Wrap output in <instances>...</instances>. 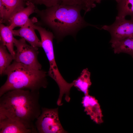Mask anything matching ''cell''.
Here are the masks:
<instances>
[{"mask_svg":"<svg viewBox=\"0 0 133 133\" xmlns=\"http://www.w3.org/2000/svg\"><path fill=\"white\" fill-rule=\"evenodd\" d=\"M35 29L38 32L40 35L43 48L47 57L50 64L48 75L56 83L59 89V95L58 100L62 101L63 96L65 95V99L69 100L70 91L74 86L73 81L71 83L67 82L60 74L55 61L54 54L53 40L55 38L53 33L47 30L43 27L34 24Z\"/></svg>","mask_w":133,"mask_h":133,"instance_id":"obj_4","label":"cell"},{"mask_svg":"<svg viewBox=\"0 0 133 133\" xmlns=\"http://www.w3.org/2000/svg\"><path fill=\"white\" fill-rule=\"evenodd\" d=\"M82 10V6L78 5L60 4L42 10L36 7L35 13L39 20L35 24L49 29L58 42L68 35L75 37L79 31L88 26L101 30L98 25L85 20L81 14Z\"/></svg>","mask_w":133,"mask_h":133,"instance_id":"obj_1","label":"cell"},{"mask_svg":"<svg viewBox=\"0 0 133 133\" xmlns=\"http://www.w3.org/2000/svg\"><path fill=\"white\" fill-rule=\"evenodd\" d=\"M47 74L43 70L33 69L14 60L3 74L7 75V78L0 87V97L14 90L39 91L41 88H46L48 84Z\"/></svg>","mask_w":133,"mask_h":133,"instance_id":"obj_3","label":"cell"},{"mask_svg":"<svg viewBox=\"0 0 133 133\" xmlns=\"http://www.w3.org/2000/svg\"><path fill=\"white\" fill-rule=\"evenodd\" d=\"M96 0V3H100L101 0ZM117 3H119L120 1V0H115Z\"/></svg>","mask_w":133,"mask_h":133,"instance_id":"obj_21","label":"cell"},{"mask_svg":"<svg viewBox=\"0 0 133 133\" xmlns=\"http://www.w3.org/2000/svg\"><path fill=\"white\" fill-rule=\"evenodd\" d=\"M111 44L115 53H127L131 55L133 59V34L124 39Z\"/></svg>","mask_w":133,"mask_h":133,"instance_id":"obj_14","label":"cell"},{"mask_svg":"<svg viewBox=\"0 0 133 133\" xmlns=\"http://www.w3.org/2000/svg\"><path fill=\"white\" fill-rule=\"evenodd\" d=\"M26 7H24L14 14L9 19L8 22L9 28L13 30L15 27H21L29 20L30 16L35 13L36 7L33 3L27 1Z\"/></svg>","mask_w":133,"mask_h":133,"instance_id":"obj_9","label":"cell"},{"mask_svg":"<svg viewBox=\"0 0 133 133\" xmlns=\"http://www.w3.org/2000/svg\"><path fill=\"white\" fill-rule=\"evenodd\" d=\"M116 7L117 14L116 17L125 18L130 16L133 18V0H120Z\"/></svg>","mask_w":133,"mask_h":133,"instance_id":"obj_15","label":"cell"},{"mask_svg":"<svg viewBox=\"0 0 133 133\" xmlns=\"http://www.w3.org/2000/svg\"><path fill=\"white\" fill-rule=\"evenodd\" d=\"M96 0H84V15L87 12L90 11L92 8L95 7V3Z\"/></svg>","mask_w":133,"mask_h":133,"instance_id":"obj_19","label":"cell"},{"mask_svg":"<svg viewBox=\"0 0 133 133\" xmlns=\"http://www.w3.org/2000/svg\"><path fill=\"white\" fill-rule=\"evenodd\" d=\"M6 47L2 44H0V74L1 76L6 69L11 65L14 58L10 52Z\"/></svg>","mask_w":133,"mask_h":133,"instance_id":"obj_17","label":"cell"},{"mask_svg":"<svg viewBox=\"0 0 133 133\" xmlns=\"http://www.w3.org/2000/svg\"><path fill=\"white\" fill-rule=\"evenodd\" d=\"M39 91L17 89L8 91L0 98V117L20 122L37 133L34 122L41 114Z\"/></svg>","mask_w":133,"mask_h":133,"instance_id":"obj_2","label":"cell"},{"mask_svg":"<svg viewBox=\"0 0 133 133\" xmlns=\"http://www.w3.org/2000/svg\"><path fill=\"white\" fill-rule=\"evenodd\" d=\"M82 103L84 111L91 119L97 124L103 122L102 115L98 101L94 97L89 94L82 98Z\"/></svg>","mask_w":133,"mask_h":133,"instance_id":"obj_10","label":"cell"},{"mask_svg":"<svg viewBox=\"0 0 133 133\" xmlns=\"http://www.w3.org/2000/svg\"><path fill=\"white\" fill-rule=\"evenodd\" d=\"M7 11L6 22L15 13L25 7L26 2L23 0H1Z\"/></svg>","mask_w":133,"mask_h":133,"instance_id":"obj_16","label":"cell"},{"mask_svg":"<svg viewBox=\"0 0 133 133\" xmlns=\"http://www.w3.org/2000/svg\"><path fill=\"white\" fill-rule=\"evenodd\" d=\"M63 5H78L81 6L84 8V0H62L61 4Z\"/></svg>","mask_w":133,"mask_h":133,"instance_id":"obj_20","label":"cell"},{"mask_svg":"<svg viewBox=\"0 0 133 133\" xmlns=\"http://www.w3.org/2000/svg\"><path fill=\"white\" fill-rule=\"evenodd\" d=\"M36 17L30 19L28 22L24 26L17 30H12L14 36L20 37L24 38L32 46L36 48L42 47L41 40L38 38L35 31L34 24L38 21Z\"/></svg>","mask_w":133,"mask_h":133,"instance_id":"obj_8","label":"cell"},{"mask_svg":"<svg viewBox=\"0 0 133 133\" xmlns=\"http://www.w3.org/2000/svg\"><path fill=\"white\" fill-rule=\"evenodd\" d=\"M58 108H42L41 114L34 123L39 133H65L60 121Z\"/></svg>","mask_w":133,"mask_h":133,"instance_id":"obj_5","label":"cell"},{"mask_svg":"<svg viewBox=\"0 0 133 133\" xmlns=\"http://www.w3.org/2000/svg\"><path fill=\"white\" fill-rule=\"evenodd\" d=\"M101 28L110 33L111 38L110 43L120 41L133 34V18L127 20L125 18L116 17L112 24L104 25Z\"/></svg>","mask_w":133,"mask_h":133,"instance_id":"obj_7","label":"cell"},{"mask_svg":"<svg viewBox=\"0 0 133 133\" xmlns=\"http://www.w3.org/2000/svg\"><path fill=\"white\" fill-rule=\"evenodd\" d=\"M91 73L87 68L83 69L80 76L73 81L74 86L78 90L83 92L84 95L88 94L89 89L92 84Z\"/></svg>","mask_w":133,"mask_h":133,"instance_id":"obj_13","label":"cell"},{"mask_svg":"<svg viewBox=\"0 0 133 133\" xmlns=\"http://www.w3.org/2000/svg\"><path fill=\"white\" fill-rule=\"evenodd\" d=\"M13 30L9 28V26H6L2 23H0V43L6 47L9 52L13 56L15 59V51L14 49V37Z\"/></svg>","mask_w":133,"mask_h":133,"instance_id":"obj_12","label":"cell"},{"mask_svg":"<svg viewBox=\"0 0 133 133\" xmlns=\"http://www.w3.org/2000/svg\"><path fill=\"white\" fill-rule=\"evenodd\" d=\"M0 133H33V131L18 121L0 117Z\"/></svg>","mask_w":133,"mask_h":133,"instance_id":"obj_11","label":"cell"},{"mask_svg":"<svg viewBox=\"0 0 133 133\" xmlns=\"http://www.w3.org/2000/svg\"><path fill=\"white\" fill-rule=\"evenodd\" d=\"M24 1H26V2L28 1V0H23Z\"/></svg>","mask_w":133,"mask_h":133,"instance_id":"obj_22","label":"cell"},{"mask_svg":"<svg viewBox=\"0 0 133 133\" xmlns=\"http://www.w3.org/2000/svg\"><path fill=\"white\" fill-rule=\"evenodd\" d=\"M14 46L16 48L14 60L33 69L41 70L42 66L38 59V48L29 45L24 38H14Z\"/></svg>","mask_w":133,"mask_h":133,"instance_id":"obj_6","label":"cell"},{"mask_svg":"<svg viewBox=\"0 0 133 133\" xmlns=\"http://www.w3.org/2000/svg\"><path fill=\"white\" fill-rule=\"evenodd\" d=\"M28 1L34 4L44 5L46 7L60 4L62 3V0H28Z\"/></svg>","mask_w":133,"mask_h":133,"instance_id":"obj_18","label":"cell"}]
</instances>
